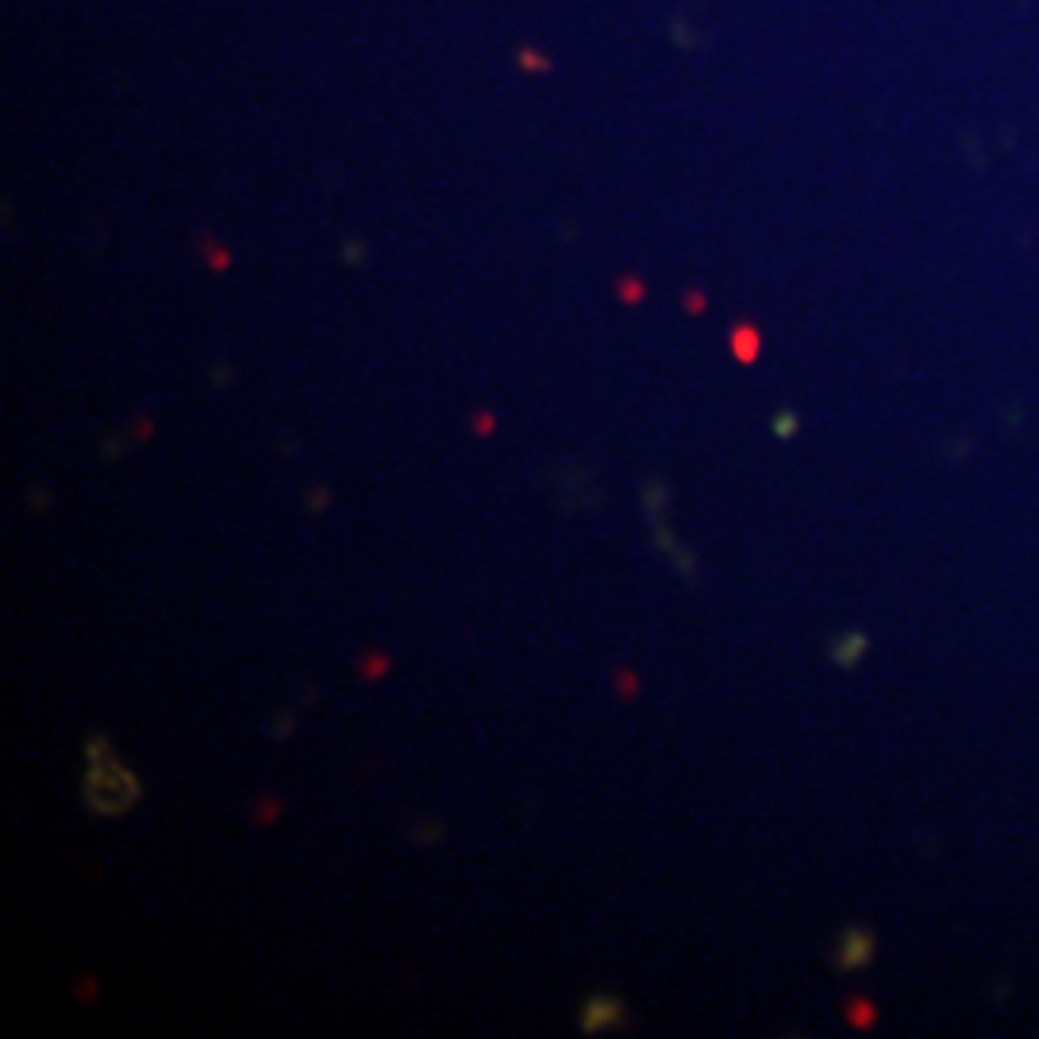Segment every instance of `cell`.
<instances>
[{
	"instance_id": "277c9868",
	"label": "cell",
	"mask_w": 1039,
	"mask_h": 1039,
	"mask_svg": "<svg viewBox=\"0 0 1039 1039\" xmlns=\"http://www.w3.org/2000/svg\"><path fill=\"white\" fill-rule=\"evenodd\" d=\"M855 651H863V639H858V636L843 639V643L835 647V662H843V667H847V662H855V659H858Z\"/></svg>"
},
{
	"instance_id": "3957f363",
	"label": "cell",
	"mask_w": 1039,
	"mask_h": 1039,
	"mask_svg": "<svg viewBox=\"0 0 1039 1039\" xmlns=\"http://www.w3.org/2000/svg\"><path fill=\"white\" fill-rule=\"evenodd\" d=\"M866 955H870V935H863V932H847V935H843L840 966H863Z\"/></svg>"
},
{
	"instance_id": "7a4b0ae2",
	"label": "cell",
	"mask_w": 1039,
	"mask_h": 1039,
	"mask_svg": "<svg viewBox=\"0 0 1039 1039\" xmlns=\"http://www.w3.org/2000/svg\"><path fill=\"white\" fill-rule=\"evenodd\" d=\"M624 1017H628V1009H624L620 997L593 994L589 1002L582 1005V1013H577V1025H582V1032L597 1036V1032H613V1028H620Z\"/></svg>"
},
{
	"instance_id": "5b68a950",
	"label": "cell",
	"mask_w": 1039,
	"mask_h": 1039,
	"mask_svg": "<svg viewBox=\"0 0 1039 1039\" xmlns=\"http://www.w3.org/2000/svg\"><path fill=\"white\" fill-rule=\"evenodd\" d=\"M520 58H523V69H546V58L535 51H520Z\"/></svg>"
},
{
	"instance_id": "6da1fadb",
	"label": "cell",
	"mask_w": 1039,
	"mask_h": 1039,
	"mask_svg": "<svg viewBox=\"0 0 1039 1039\" xmlns=\"http://www.w3.org/2000/svg\"><path fill=\"white\" fill-rule=\"evenodd\" d=\"M143 797L131 770H123L112 755V744L89 739V778H85V804L93 812H128Z\"/></svg>"
}]
</instances>
